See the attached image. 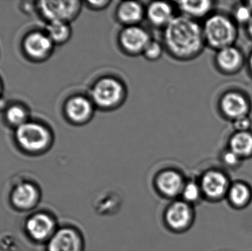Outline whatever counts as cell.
<instances>
[{
	"instance_id": "1",
	"label": "cell",
	"mask_w": 252,
	"mask_h": 251,
	"mask_svg": "<svg viewBox=\"0 0 252 251\" xmlns=\"http://www.w3.org/2000/svg\"><path fill=\"white\" fill-rule=\"evenodd\" d=\"M161 42L167 54L181 62L196 58L206 46L202 26L197 21L181 15L163 29Z\"/></svg>"
},
{
	"instance_id": "2",
	"label": "cell",
	"mask_w": 252,
	"mask_h": 251,
	"mask_svg": "<svg viewBox=\"0 0 252 251\" xmlns=\"http://www.w3.org/2000/svg\"><path fill=\"white\" fill-rule=\"evenodd\" d=\"M13 131L15 144L27 156H41L47 153L54 144L53 130L42 121L31 119Z\"/></svg>"
},
{
	"instance_id": "3",
	"label": "cell",
	"mask_w": 252,
	"mask_h": 251,
	"mask_svg": "<svg viewBox=\"0 0 252 251\" xmlns=\"http://www.w3.org/2000/svg\"><path fill=\"white\" fill-rule=\"evenodd\" d=\"M88 95L97 110L112 112L125 103L127 96V86L118 77L104 75L93 83Z\"/></svg>"
},
{
	"instance_id": "4",
	"label": "cell",
	"mask_w": 252,
	"mask_h": 251,
	"mask_svg": "<svg viewBox=\"0 0 252 251\" xmlns=\"http://www.w3.org/2000/svg\"><path fill=\"white\" fill-rule=\"evenodd\" d=\"M201 26L206 45L217 51L233 46L238 36L235 22L225 15H210Z\"/></svg>"
},
{
	"instance_id": "5",
	"label": "cell",
	"mask_w": 252,
	"mask_h": 251,
	"mask_svg": "<svg viewBox=\"0 0 252 251\" xmlns=\"http://www.w3.org/2000/svg\"><path fill=\"white\" fill-rule=\"evenodd\" d=\"M84 1L78 0L36 1V13L45 21L72 23L81 14Z\"/></svg>"
},
{
	"instance_id": "6",
	"label": "cell",
	"mask_w": 252,
	"mask_h": 251,
	"mask_svg": "<svg viewBox=\"0 0 252 251\" xmlns=\"http://www.w3.org/2000/svg\"><path fill=\"white\" fill-rule=\"evenodd\" d=\"M195 207L181 199L171 200L163 212V222L167 230L173 234L188 232L195 221Z\"/></svg>"
},
{
	"instance_id": "7",
	"label": "cell",
	"mask_w": 252,
	"mask_h": 251,
	"mask_svg": "<svg viewBox=\"0 0 252 251\" xmlns=\"http://www.w3.org/2000/svg\"><path fill=\"white\" fill-rule=\"evenodd\" d=\"M25 235L32 243L46 245L59 228L57 218L47 211L32 212L24 223Z\"/></svg>"
},
{
	"instance_id": "8",
	"label": "cell",
	"mask_w": 252,
	"mask_h": 251,
	"mask_svg": "<svg viewBox=\"0 0 252 251\" xmlns=\"http://www.w3.org/2000/svg\"><path fill=\"white\" fill-rule=\"evenodd\" d=\"M56 46L43 29L27 32L21 41V50L25 57L33 63H43L53 56Z\"/></svg>"
},
{
	"instance_id": "9",
	"label": "cell",
	"mask_w": 252,
	"mask_h": 251,
	"mask_svg": "<svg viewBox=\"0 0 252 251\" xmlns=\"http://www.w3.org/2000/svg\"><path fill=\"white\" fill-rule=\"evenodd\" d=\"M198 182L204 200L217 203L226 199L232 181L227 172L219 168H210L202 172Z\"/></svg>"
},
{
	"instance_id": "10",
	"label": "cell",
	"mask_w": 252,
	"mask_h": 251,
	"mask_svg": "<svg viewBox=\"0 0 252 251\" xmlns=\"http://www.w3.org/2000/svg\"><path fill=\"white\" fill-rule=\"evenodd\" d=\"M97 110L89 95L75 94L66 99L62 113L66 122L73 126L81 127L87 125L93 120Z\"/></svg>"
},
{
	"instance_id": "11",
	"label": "cell",
	"mask_w": 252,
	"mask_h": 251,
	"mask_svg": "<svg viewBox=\"0 0 252 251\" xmlns=\"http://www.w3.org/2000/svg\"><path fill=\"white\" fill-rule=\"evenodd\" d=\"M41 190L37 183L30 180L18 181L9 194L10 206L20 212H33L41 200Z\"/></svg>"
},
{
	"instance_id": "12",
	"label": "cell",
	"mask_w": 252,
	"mask_h": 251,
	"mask_svg": "<svg viewBox=\"0 0 252 251\" xmlns=\"http://www.w3.org/2000/svg\"><path fill=\"white\" fill-rule=\"evenodd\" d=\"M187 179L182 171L176 168L167 167L156 174L153 185L158 195L171 201L180 197Z\"/></svg>"
},
{
	"instance_id": "13",
	"label": "cell",
	"mask_w": 252,
	"mask_h": 251,
	"mask_svg": "<svg viewBox=\"0 0 252 251\" xmlns=\"http://www.w3.org/2000/svg\"><path fill=\"white\" fill-rule=\"evenodd\" d=\"M152 39L149 31L141 25L122 28L117 38L120 50L129 57L142 56Z\"/></svg>"
},
{
	"instance_id": "14",
	"label": "cell",
	"mask_w": 252,
	"mask_h": 251,
	"mask_svg": "<svg viewBox=\"0 0 252 251\" xmlns=\"http://www.w3.org/2000/svg\"><path fill=\"white\" fill-rule=\"evenodd\" d=\"M45 246L46 251H85V239L79 228L64 225L59 226Z\"/></svg>"
},
{
	"instance_id": "15",
	"label": "cell",
	"mask_w": 252,
	"mask_h": 251,
	"mask_svg": "<svg viewBox=\"0 0 252 251\" xmlns=\"http://www.w3.org/2000/svg\"><path fill=\"white\" fill-rule=\"evenodd\" d=\"M175 3L153 1L145 5V19L156 29H164L177 15Z\"/></svg>"
},
{
	"instance_id": "16",
	"label": "cell",
	"mask_w": 252,
	"mask_h": 251,
	"mask_svg": "<svg viewBox=\"0 0 252 251\" xmlns=\"http://www.w3.org/2000/svg\"><path fill=\"white\" fill-rule=\"evenodd\" d=\"M115 19L124 27L141 25L145 19V5L138 1H122L115 7Z\"/></svg>"
},
{
	"instance_id": "17",
	"label": "cell",
	"mask_w": 252,
	"mask_h": 251,
	"mask_svg": "<svg viewBox=\"0 0 252 251\" xmlns=\"http://www.w3.org/2000/svg\"><path fill=\"white\" fill-rule=\"evenodd\" d=\"M219 106L223 116L232 121L248 116L250 113V102L244 94L237 91H229L223 94Z\"/></svg>"
},
{
	"instance_id": "18",
	"label": "cell",
	"mask_w": 252,
	"mask_h": 251,
	"mask_svg": "<svg viewBox=\"0 0 252 251\" xmlns=\"http://www.w3.org/2000/svg\"><path fill=\"white\" fill-rule=\"evenodd\" d=\"M225 200L232 209L237 211L247 209L252 203V187L247 181H232Z\"/></svg>"
},
{
	"instance_id": "19",
	"label": "cell",
	"mask_w": 252,
	"mask_h": 251,
	"mask_svg": "<svg viewBox=\"0 0 252 251\" xmlns=\"http://www.w3.org/2000/svg\"><path fill=\"white\" fill-rule=\"evenodd\" d=\"M216 63L217 67L223 73H235L244 64V56L238 48L230 46L218 50Z\"/></svg>"
},
{
	"instance_id": "20",
	"label": "cell",
	"mask_w": 252,
	"mask_h": 251,
	"mask_svg": "<svg viewBox=\"0 0 252 251\" xmlns=\"http://www.w3.org/2000/svg\"><path fill=\"white\" fill-rule=\"evenodd\" d=\"M181 16L197 21L208 17L214 7V2L209 0L203 1H178L175 2Z\"/></svg>"
},
{
	"instance_id": "21",
	"label": "cell",
	"mask_w": 252,
	"mask_h": 251,
	"mask_svg": "<svg viewBox=\"0 0 252 251\" xmlns=\"http://www.w3.org/2000/svg\"><path fill=\"white\" fill-rule=\"evenodd\" d=\"M1 113L4 123L13 131L32 119L29 108L20 102L7 104Z\"/></svg>"
},
{
	"instance_id": "22",
	"label": "cell",
	"mask_w": 252,
	"mask_h": 251,
	"mask_svg": "<svg viewBox=\"0 0 252 251\" xmlns=\"http://www.w3.org/2000/svg\"><path fill=\"white\" fill-rule=\"evenodd\" d=\"M229 149L243 160L252 157V133L235 132L229 139Z\"/></svg>"
},
{
	"instance_id": "23",
	"label": "cell",
	"mask_w": 252,
	"mask_h": 251,
	"mask_svg": "<svg viewBox=\"0 0 252 251\" xmlns=\"http://www.w3.org/2000/svg\"><path fill=\"white\" fill-rule=\"evenodd\" d=\"M44 30L56 47L64 45L72 38V28L71 24L61 22H47Z\"/></svg>"
},
{
	"instance_id": "24",
	"label": "cell",
	"mask_w": 252,
	"mask_h": 251,
	"mask_svg": "<svg viewBox=\"0 0 252 251\" xmlns=\"http://www.w3.org/2000/svg\"><path fill=\"white\" fill-rule=\"evenodd\" d=\"M179 199L195 207L204 200L201 186L197 179H187Z\"/></svg>"
},
{
	"instance_id": "25",
	"label": "cell",
	"mask_w": 252,
	"mask_h": 251,
	"mask_svg": "<svg viewBox=\"0 0 252 251\" xmlns=\"http://www.w3.org/2000/svg\"><path fill=\"white\" fill-rule=\"evenodd\" d=\"M164 51L162 42L153 38L145 47L142 56L148 61L156 62L161 58Z\"/></svg>"
},
{
	"instance_id": "26",
	"label": "cell",
	"mask_w": 252,
	"mask_h": 251,
	"mask_svg": "<svg viewBox=\"0 0 252 251\" xmlns=\"http://www.w3.org/2000/svg\"><path fill=\"white\" fill-rule=\"evenodd\" d=\"M233 17L238 23L247 25L252 19V9L247 3L240 4L234 10Z\"/></svg>"
},
{
	"instance_id": "27",
	"label": "cell",
	"mask_w": 252,
	"mask_h": 251,
	"mask_svg": "<svg viewBox=\"0 0 252 251\" xmlns=\"http://www.w3.org/2000/svg\"><path fill=\"white\" fill-rule=\"evenodd\" d=\"M220 159H221L222 164L228 169H235L239 167L244 161L236 153H234L229 148L222 153Z\"/></svg>"
},
{
	"instance_id": "28",
	"label": "cell",
	"mask_w": 252,
	"mask_h": 251,
	"mask_svg": "<svg viewBox=\"0 0 252 251\" xmlns=\"http://www.w3.org/2000/svg\"><path fill=\"white\" fill-rule=\"evenodd\" d=\"M252 122L249 116L238 118L233 120V128L235 132L249 131L252 128Z\"/></svg>"
},
{
	"instance_id": "29",
	"label": "cell",
	"mask_w": 252,
	"mask_h": 251,
	"mask_svg": "<svg viewBox=\"0 0 252 251\" xmlns=\"http://www.w3.org/2000/svg\"><path fill=\"white\" fill-rule=\"evenodd\" d=\"M86 7L93 11H101L106 10L112 1L109 0H99V1H87L84 2Z\"/></svg>"
},
{
	"instance_id": "30",
	"label": "cell",
	"mask_w": 252,
	"mask_h": 251,
	"mask_svg": "<svg viewBox=\"0 0 252 251\" xmlns=\"http://www.w3.org/2000/svg\"><path fill=\"white\" fill-rule=\"evenodd\" d=\"M21 8L25 13H36V1H25L21 4Z\"/></svg>"
},
{
	"instance_id": "31",
	"label": "cell",
	"mask_w": 252,
	"mask_h": 251,
	"mask_svg": "<svg viewBox=\"0 0 252 251\" xmlns=\"http://www.w3.org/2000/svg\"><path fill=\"white\" fill-rule=\"evenodd\" d=\"M3 94H4V84H3L2 81H1V78H0V101L4 100Z\"/></svg>"
},
{
	"instance_id": "32",
	"label": "cell",
	"mask_w": 252,
	"mask_h": 251,
	"mask_svg": "<svg viewBox=\"0 0 252 251\" xmlns=\"http://www.w3.org/2000/svg\"><path fill=\"white\" fill-rule=\"evenodd\" d=\"M247 32H248L249 35L252 38V19L250 22L247 25Z\"/></svg>"
},
{
	"instance_id": "33",
	"label": "cell",
	"mask_w": 252,
	"mask_h": 251,
	"mask_svg": "<svg viewBox=\"0 0 252 251\" xmlns=\"http://www.w3.org/2000/svg\"><path fill=\"white\" fill-rule=\"evenodd\" d=\"M249 63H250V70H251L252 73V53L251 56H250V60H249Z\"/></svg>"
},
{
	"instance_id": "34",
	"label": "cell",
	"mask_w": 252,
	"mask_h": 251,
	"mask_svg": "<svg viewBox=\"0 0 252 251\" xmlns=\"http://www.w3.org/2000/svg\"><path fill=\"white\" fill-rule=\"evenodd\" d=\"M247 4H249L250 7L252 9V1H247Z\"/></svg>"
}]
</instances>
